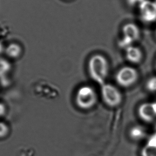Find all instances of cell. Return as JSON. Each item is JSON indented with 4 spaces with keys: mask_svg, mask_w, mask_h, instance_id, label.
I'll use <instances>...</instances> for the list:
<instances>
[{
    "mask_svg": "<svg viewBox=\"0 0 156 156\" xmlns=\"http://www.w3.org/2000/svg\"><path fill=\"white\" fill-rule=\"evenodd\" d=\"M129 134L130 138L133 140L140 141L146 136V131L142 126L135 125L130 128Z\"/></svg>",
    "mask_w": 156,
    "mask_h": 156,
    "instance_id": "8fae6325",
    "label": "cell"
},
{
    "mask_svg": "<svg viewBox=\"0 0 156 156\" xmlns=\"http://www.w3.org/2000/svg\"><path fill=\"white\" fill-rule=\"evenodd\" d=\"M122 37L119 41V46L120 48L126 49L133 44L138 41L141 32L139 26L133 23H128L124 24L122 27Z\"/></svg>",
    "mask_w": 156,
    "mask_h": 156,
    "instance_id": "277c9868",
    "label": "cell"
},
{
    "mask_svg": "<svg viewBox=\"0 0 156 156\" xmlns=\"http://www.w3.org/2000/svg\"><path fill=\"white\" fill-rule=\"evenodd\" d=\"M125 57L127 61L133 64H138L143 58V52L141 48L134 45L125 49Z\"/></svg>",
    "mask_w": 156,
    "mask_h": 156,
    "instance_id": "ba28073f",
    "label": "cell"
},
{
    "mask_svg": "<svg viewBox=\"0 0 156 156\" xmlns=\"http://www.w3.org/2000/svg\"><path fill=\"white\" fill-rule=\"evenodd\" d=\"M155 67H156V62H155Z\"/></svg>",
    "mask_w": 156,
    "mask_h": 156,
    "instance_id": "ac0fdd59",
    "label": "cell"
},
{
    "mask_svg": "<svg viewBox=\"0 0 156 156\" xmlns=\"http://www.w3.org/2000/svg\"><path fill=\"white\" fill-rule=\"evenodd\" d=\"M6 112V108L4 104L0 103V118L3 117Z\"/></svg>",
    "mask_w": 156,
    "mask_h": 156,
    "instance_id": "9a60e30c",
    "label": "cell"
},
{
    "mask_svg": "<svg viewBox=\"0 0 156 156\" xmlns=\"http://www.w3.org/2000/svg\"><path fill=\"white\" fill-rule=\"evenodd\" d=\"M5 52L11 58H17L22 54V48L20 44L16 43L9 44L5 48Z\"/></svg>",
    "mask_w": 156,
    "mask_h": 156,
    "instance_id": "30bf717a",
    "label": "cell"
},
{
    "mask_svg": "<svg viewBox=\"0 0 156 156\" xmlns=\"http://www.w3.org/2000/svg\"><path fill=\"white\" fill-rule=\"evenodd\" d=\"M141 156H156V133H154L142 147Z\"/></svg>",
    "mask_w": 156,
    "mask_h": 156,
    "instance_id": "9c48e42d",
    "label": "cell"
},
{
    "mask_svg": "<svg viewBox=\"0 0 156 156\" xmlns=\"http://www.w3.org/2000/svg\"><path fill=\"white\" fill-rule=\"evenodd\" d=\"M155 1V2H156V0H155V1Z\"/></svg>",
    "mask_w": 156,
    "mask_h": 156,
    "instance_id": "ffe728a7",
    "label": "cell"
},
{
    "mask_svg": "<svg viewBox=\"0 0 156 156\" xmlns=\"http://www.w3.org/2000/svg\"><path fill=\"white\" fill-rule=\"evenodd\" d=\"M154 36H155V37H156V29H155V30H154Z\"/></svg>",
    "mask_w": 156,
    "mask_h": 156,
    "instance_id": "e0dca14e",
    "label": "cell"
},
{
    "mask_svg": "<svg viewBox=\"0 0 156 156\" xmlns=\"http://www.w3.org/2000/svg\"><path fill=\"white\" fill-rule=\"evenodd\" d=\"M9 129L6 124L0 122V138H3L8 134Z\"/></svg>",
    "mask_w": 156,
    "mask_h": 156,
    "instance_id": "5bb4252c",
    "label": "cell"
},
{
    "mask_svg": "<svg viewBox=\"0 0 156 156\" xmlns=\"http://www.w3.org/2000/svg\"><path fill=\"white\" fill-rule=\"evenodd\" d=\"M155 130H156V131H155V133H156V129H155Z\"/></svg>",
    "mask_w": 156,
    "mask_h": 156,
    "instance_id": "d6986e66",
    "label": "cell"
},
{
    "mask_svg": "<svg viewBox=\"0 0 156 156\" xmlns=\"http://www.w3.org/2000/svg\"><path fill=\"white\" fill-rule=\"evenodd\" d=\"M139 117L145 122H151L156 118V102L141 104L137 109Z\"/></svg>",
    "mask_w": 156,
    "mask_h": 156,
    "instance_id": "52a82bcc",
    "label": "cell"
},
{
    "mask_svg": "<svg viewBox=\"0 0 156 156\" xmlns=\"http://www.w3.org/2000/svg\"><path fill=\"white\" fill-rule=\"evenodd\" d=\"M101 93L103 102L109 107L115 108L122 103V93L115 86L105 83L101 86Z\"/></svg>",
    "mask_w": 156,
    "mask_h": 156,
    "instance_id": "5b68a950",
    "label": "cell"
},
{
    "mask_svg": "<svg viewBox=\"0 0 156 156\" xmlns=\"http://www.w3.org/2000/svg\"><path fill=\"white\" fill-rule=\"evenodd\" d=\"M11 69V64L9 61L4 58H0V77L6 75Z\"/></svg>",
    "mask_w": 156,
    "mask_h": 156,
    "instance_id": "7c38bea8",
    "label": "cell"
},
{
    "mask_svg": "<svg viewBox=\"0 0 156 156\" xmlns=\"http://www.w3.org/2000/svg\"><path fill=\"white\" fill-rule=\"evenodd\" d=\"M139 76V72L135 68L125 66L117 71L115 76V80L120 87L127 88L135 84Z\"/></svg>",
    "mask_w": 156,
    "mask_h": 156,
    "instance_id": "3957f363",
    "label": "cell"
},
{
    "mask_svg": "<svg viewBox=\"0 0 156 156\" xmlns=\"http://www.w3.org/2000/svg\"><path fill=\"white\" fill-rule=\"evenodd\" d=\"M145 86L148 91L156 93V76H152L149 79Z\"/></svg>",
    "mask_w": 156,
    "mask_h": 156,
    "instance_id": "4fadbf2b",
    "label": "cell"
},
{
    "mask_svg": "<svg viewBox=\"0 0 156 156\" xmlns=\"http://www.w3.org/2000/svg\"><path fill=\"white\" fill-rule=\"evenodd\" d=\"M5 51V46L2 44V42L0 41V55L2 54L3 52Z\"/></svg>",
    "mask_w": 156,
    "mask_h": 156,
    "instance_id": "2e32d148",
    "label": "cell"
},
{
    "mask_svg": "<svg viewBox=\"0 0 156 156\" xmlns=\"http://www.w3.org/2000/svg\"><path fill=\"white\" fill-rule=\"evenodd\" d=\"M87 66L88 72L93 80L101 86L105 83L110 68L105 57L100 54L93 55L89 58Z\"/></svg>",
    "mask_w": 156,
    "mask_h": 156,
    "instance_id": "6da1fadb",
    "label": "cell"
},
{
    "mask_svg": "<svg viewBox=\"0 0 156 156\" xmlns=\"http://www.w3.org/2000/svg\"><path fill=\"white\" fill-rule=\"evenodd\" d=\"M139 15L141 20L146 23L156 21V2L154 1L144 0L139 5Z\"/></svg>",
    "mask_w": 156,
    "mask_h": 156,
    "instance_id": "8992f818",
    "label": "cell"
},
{
    "mask_svg": "<svg viewBox=\"0 0 156 156\" xmlns=\"http://www.w3.org/2000/svg\"><path fill=\"white\" fill-rule=\"evenodd\" d=\"M75 102L79 108L88 110L95 105L98 102V95L93 87L85 85L78 89Z\"/></svg>",
    "mask_w": 156,
    "mask_h": 156,
    "instance_id": "7a4b0ae2",
    "label": "cell"
}]
</instances>
